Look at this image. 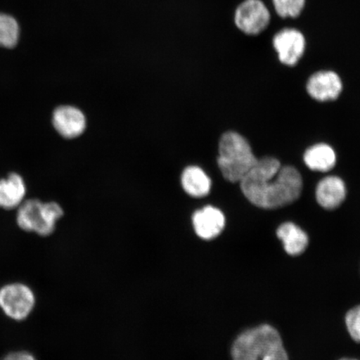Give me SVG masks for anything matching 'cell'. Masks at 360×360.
<instances>
[{"label":"cell","mask_w":360,"mask_h":360,"mask_svg":"<svg viewBox=\"0 0 360 360\" xmlns=\"http://www.w3.org/2000/svg\"><path fill=\"white\" fill-rule=\"evenodd\" d=\"M181 184L184 191L195 198L209 195L212 184L208 175L198 166H188L184 170Z\"/></svg>","instance_id":"cell-14"},{"label":"cell","mask_w":360,"mask_h":360,"mask_svg":"<svg viewBox=\"0 0 360 360\" xmlns=\"http://www.w3.org/2000/svg\"><path fill=\"white\" fill-rule=\"evenodd\" d=\"M257 161L249 142L241 134L229 131L222 135L217 162L224 178L228 181L240 183Z\"/></svg>","instance_id":"cell-3"},{"label":"cell","mask_w":360,"mask_h":360,"mask_svg":"<svg viewBox=\"0 0 360 360\" xmlns=\"http://www.w3.org/2000/svg\"><path fill=\"white\" fill-rule=\"evenodd\" d=\"M35 305L34 292L26 283L12 282L0 287V310L11 321H26Z\"/></svg>","instance_id":"cell-5"},{"label":"cell","mask_w":360,"mask_h":360,"mask_svg":"<svg viewBox=\"0 0 360 360\" xmlns=\"http://www.w3.org/2000/svg\"><path fill=\"white\" fill-rule=\"evenodd\" d=\"M233 360H289L280 334L263 325L238 336L232 347Z\"/></svg>","instance_id":"cell-2"},{"label":"cell","mask_w":360,"mask_h":360,"mask_svg":"<svg viewBox=\"0 0 360 360\" xmlns=\"http://www.w3.org/2000/svg\"><path fill=\"white\" fill-rule=\"evenodd\" d=\"M274 11L283 19L297 18L302 13L306 0H272Z\"/></svg>","instance_id":"cell-17"},{"label":"cell","mask_w":360,"mask_h":360,"mask_svg":"<svg viewBox=\"0 0 360 360\" xmlns=\"http://www.w3.org/2000/svg\"><path fill=\"white\" fill-rule=\"evenodd\" d=\"M277 236L283 242L287 254L292 256L304 253L309 244L307 233L291 222L281 224L277 229Z\"/></svg>","instance_id":"cell-13"},{"label":"cell","mask_w":360,"mask_h":360,"mask_svg":"<svg viewBox=\"0 0 360 360\" xmlns=\"http://www.w3.org/2000/svg\"><path fill=\"white\" fill-rule=\"evenodd\" d=\"M271 13L262 0H245L235 12V24L247 35H258L268 28Z\"/></svg>","instance_id":"cell-6"},{"label":"cell","mask_w":360,"mask_h":360,"mask_svg":"<svg viewBox=\"0 0 360 360\" xmlns=\"http://www.w3.org/2000/svg\"><path fill=\"white\" fill-rule=\"evenodd\" d=\"M343 84L335 72L319 71L308 80L307 91L315 101H335L342 92Z\"/></svg>","instance_id":"cell-9"},{"label":"cell","mask_w":360,"mask_h":360,"mask_svg":"<svg viewBox=\"0 0 360 360\" xmlns=\"http://www.w3.org/2000/svg\"><path fill=\"white\" fill-rule=\"evenodd\" d=\"M345 322L350 336L360 343V305L349 310L346 314Z\"/></svg>","instance_id":"cell-18"},{"label":"cell","mask_w":360,"mask_h":360,"mask_svg":"<svg viewBox=\"0 0 360 360\" xmlns=\"http://www.w3.org/2000/svg\"><path fill=\"white\" fill-rule=\"evenodd\" d=\"M0 360H38L32 353L25 350L13 351L8 353Z\"/></svg>","instance_id":"cell-19"},{"label":"cell","mask_w":360,"mask_h":360,"mask_svg":"<svg viewBox=\"0 0 360 360\" xmlns=\"http://www.w3.org/2000/svg\"><path fill=\"white\" fill-rule=\"evenodd\" d=\"M273 46L283 65L295 66L304 56L306 39L300 30L285 28L274 36Z\"/></svg>","instance_id":"cell-7"},{"label":"cell","mask_w":360,"mask_h":360,"mask_svg":"<svg viewBox=\"0 0 360 360\" xmlns=\"http://www.w3.org/2000/svg\"><path fill=\"white\" fill-rule=\"evenodd\" d=\"M52 123L58 134L68 139L80 136L86 128L83 112L70 105L56 108L53 112Z\"/></svg>","instance_id":"cell-8"},{"label":"cell","mask_w":360,"mask_h":360,"mask_svg":"<svg viewBox=\"0 0 360 360\" xmlns=\"http://www.w3.org/2000/svg\"><path fill=\"white\" fill-rule=\"evenodd\" d=\"M243 193L259 208L274 210L298 200L303 188L299 171L292 166L281 167L276 158L258 160L240 182Z\"/></svg>","instance_id":"cell-1"},{"label":"cell","mask_w":360,"mask_h":360,"mask_svg":"<svg viewBox=\"0 0 360 360\" xmlns=\"http://www.w3.org/2000/svg\"><path fill=\"white\" fill-rule=\"evenodd\" d=\"M26 184L20 174L11 173L0 179V208L6 210L18 209L25 200Z\"/></svg>","instance_id":"cell-11"},{"label":"cell","mask_w":360,"mask_h":360,"mask_svg":"<svg viewBox=\"0 0 360 360\" xmlns=\"http://www.w3.org/2000/svg\"><path fill=\"white\" fill-rule=\"evenodd\" d=\"M192 223L198 236L202 240H211L222 233L225 217L221 210L214 206H205L193 213Z\"/></svg>","instance_id":"cell-10"},{"label":"cell","mask_w":360,"mask_h":360,"mask_svg":"<svg viewBox=\"0 0 360 360\" xmlns=\"http://www.w3.org/2000/svg\"><path fill=\"white\" fill-rule=\"evenodd\" d=\"M304 160L310 169L328 172L335 167V152L330 146L319 143L306 150Z\"/></svg>","instance_id":"cell-15"},{"label":"cell","mask_w":360,"mask_h":360,"mask_svg":"<svg viewBox=\"0 0 360 360\" xmlns=\"http://www.w3.org/2000/svg\"><path fill=\"white\" fill-rule=\"evenodd\" d=\"M340 360H356V359H340Z\"/></svg>","instance_id":"cell-20"},{"label":"cell","mask_w":360,"mask_h":360,"mask_svg":"<svg viewBox=\"0 0 360 360\" xmlns=\"http://www.w3.org/2000/svg\"><path fill=\"white\" fill-rule=\"evenodd\" d=\"M64 214L62 207L56 202L30 199L18 207L16 223L22 231L48 237L55 232L56 224Z\"/></svg>","instance_id":"cell-4"},{"label":"cell","mask_w":360,"mask_h":360,"mask_svg":"<svg viewBox=\"0 0 360 360\" xmlns=\"http://www.w3.org/2000/svg\"><path fill=\"white\" fill-rule=\"evenodd\" d=\"M315 195L319 205L323 209H336L345 200V184L339 177L328 176L319 181Z\"/></svg>","instance_id":"cell-12"},{"label":"cell","mask_w":360,"mask_h":360,"mask_svg":"<svg viewBox=\"0 0 360 360\" xmlns=\"http://www.w3.org/2000/svg\"><path fill=\"white\" fill-rule=\"evenodd\" d=\"M20 37V27L11 15L0 13V47L16 46Z\"/></svg>","instance_id":"cell-16"}]
</instances>
